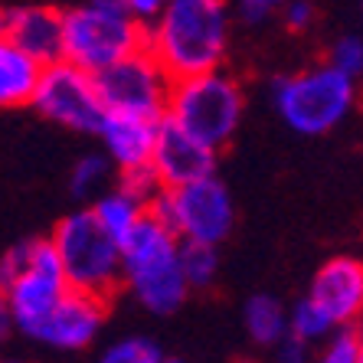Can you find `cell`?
Segmentation results:
<instances>
[{
  "label": "cell",
  "instance_id": "cell-12",
  "mask_svg": "<svg viewBox=\"0 0 363 363\" xmlns=\"http://www.w3.org/2000/svg\"><path fill=\"white\" fill-rule=\"evenodd\" d=\"M308 301L328 318L334 328L354 324L363 311V265L354 255H334L314 272L308 285Z\"/></svg>",
  "mask_w": 363,
  "mask_h": 363
},
{
  "label": "cell",
  "instance_id": "cell-1",
  "mask_svg": "<svg viewBox=\"0 0 363 363\" xmlns=\"http://www.w3.org/2000/svg\"><path fill=\"white\" fill-rule=\"evenodd\" d=\"M144 50L170 79L220 69L229 50V4L164 0L161 13L144 26Z\"/></svg>",
  "mask_w": 363,
  "mask_h": 363
},
{
  "label": "cell",
  "instance_id": "cell-11",
  "mask_svg": "<svg viewBox=\"0 0 363 363\" xmlns=\"http://www.w3.org/2000/svg\"><path fill=\"white\" fill-rule=\"evenodd\" d=\"M105 311H108L105 298L69 288L56 301V308L30 330V337L43 347H52V350H85L101 334Z\"/></svg>",
  "mask_w": 363,
  "mask_h": 363
},
{
  "label": "cell",
  "instance_id": "cell-28",
  "mask_svg": "<svg viewBox=\"0 0 363 363\" xmlns=\"http://www.w3.org/2000/svg\"><path fill=\"white\" fill-rule=\"evenodd\" d=\"M281 4H285V0H239V17H242L245 23L259 26L269 17H275L281 10Z\"/></svg>",
  "mask_w": 363,
  "mask_h": 363
},
{
  "label": "cell",
  "instance_id": "cell-5",
  "mask_svg": "<svg viewBox=\"0 0 363 363\" xmlns=\"http://www.w3.org/2000/svg\"><path fill=\"white\" fill-rule=\"evenodd\" d=\"M66 291L69 281L50 239H23L0 255V295L7 301L13 328L26 337Z\"/></svg>",
  "mask_w": 363,
  "mask_h": 363
},
{
  "label": "cell",
  "instance_id": "cell-20",
  "mask_svg": "<svg viewBox=\"0 0 363 363\" xmlns=\"http://www.w3.org/2000/svg\"><path fill=\"white\" fill-rule=\"evenodd\" d=\"M111 164L105 154H85L72 164V174H69V190L79 200H95L101 190H108L111 180Z\"/></svg>",
  "mask_w": 363,
  "mask_h": 363
},
{
  "label": "cell",
  "instance_id": "cell-23",
  "mask_svg": "<svg viewBox=\"0 0 363 363\" xmlns=\"http://www.w3.org/2000/svg\"><path fill=\"white\" fill-rule=\"evenodd\" d=\"M164 350L147 337H121L111 347H105V354L99 363H164Z\"/></svg>",
  "mask_w": 363,
  "mask_h": 363
},
{
  "label": "cell",
  "instance_id": "cell-6",
  "mask_svg": "<svg viewBox=\"0 0 363 363\" xmlns=\"http://www.w3.org/2000/svg\"><path fill=\"white\" fill-rule=\"evenodd\" d=\"M46 239L60 259L69 288L108 301V295L121 285V252L118 242L95 220V213L89 206L69 213L52 226Z\"/></svg>",
  "mask_w": 363,
  "mask_h": 363
},
{
  "label": "cell",
  "instance_id": "cell-31",
  "mask_svg": "<svg viewBox=\"0 0 363 363\" xmlns=\"http://www.w3.org/2000/svg\"><path fill=\"white\" fill-rule=\"evenodd\" d=\"M89 4H95L101 10H115V13H128V0H89Z\"/></svg>",
  "mask_w": 363,
  "mask_h": 363
},
{
  "label": "cell",
  "instance_id": "cell-22",
  "mask_svg": "<svg viewBox=\"0 0 363 363\" xmlns=\"http://www.w3.org/2000/svg\"><path fill=\"white\" fill-rule=\"evenodd\" d=\"M311 363H363V340H360V330H357L354 324L330 330L328 337H324L321 354L314 357Z\"/></svg>",
  "mask_w": 363,
  "mask_h": 363
},
{
  "label": "cell",
  "instance_id": "cell-25",
  "mask_svg": "<svg viewBox=\"0 0 363 363\" xmlns=\"http://www.w3.org/2000/svg\"><path fill=\"white\" fill-rule=\"evenodd\" d=\"M118 186L125 190V194L135 196V200H141L144 206H151V203L157 200V194L164 190V186L157 184V177H154V170H151V167L128 170V174H121V177H118Z\"/></svg>",
  "mask_w": 363,
  "mask_h": 363
},
{
  "label": "cell",
  "instance_id": "cell-8",
  "mask_svg": "<svg viewBox=\"0 0 363 363\" xmlns=\"http://www.w3.org/2000/svg\"><path fill=\"white\" fill-rule=\"evenodd\" d=\"M147 210L180 239V242L220 245L233 233L236 206L226 184L216 174L180 186H164Z\"/></svg>",
  "mask_w": 363,
  "mask_h": 363
},
{
  "label": "cell",
  "instance_id": "cell-3",
  "mask_svg": "<svg viewBox=\"0 0 363 363\" xmlns=\"http://www.w3.org/2000/svg\"><path fill=\"white\" fill-rule=\"evenodd\" d=\"M245 92L226 69H210L196 76L170 79L164 121L177 125L200 144L220 151L233 141V135L242 125Z\"/></svg>",
  "mask_w": 363,
  "mask_h": 363
},
{
  "label": "cell",
  "instance_id": "cell-19",
  "mask_svg": "<svg viewBox=\"0 0 363 363\" xmlns=\"http://www.w3.org/2000/svg\"><path fill=\"white\" fill-rule=\"evenodd\" d=\"M177 262L184 272V281L190 291L210 288L220 275V245L210 242H180L177 249Z\"/></svg>",
  "mask_w": 363,
  "mask_h": 363
},
{
  "label": "cell",
  "instance_id": "cell-27",
  "mask_svg": "<svg viewBox=\"0 0 363 363\" xmlns=\"http://www.w3.org/2000/svg\"><path fill=\"white\" fill-rule=\"evenodd\" d=\"M272 354H275V363H311V344H304L295 334H285L279 344H272Z\"/></svg>",
  "mask_w": 363,
  "mask_h": 363
},
{
  "label": "cell",
  "instance_id": "cell-30",
  "mask_svg": "<svg viewBox=\"0 0 363 363\" xmlns=\"http://www.w3.org/2000/svg\"><path fill=\"white\" fill-rule=\"evenodd\" d=\"M13 318H10V311H7V301H4V295H0V344H7V337L13 334Z\"/></svg>",
  "mask_w": 363,
  "mask_h": 363
},
{
  "label": "cell",
  "instance_id": "cell-35",
  "mask_svg": "<svg viewBox=\"0 0 363 363\" xmlns=\"http://www.w3.org/2000/svg\"><path fill=\"white\" fill-rule=\"evenodd\" d=\"M242 363H249V360H242Z\"/></svg>",
  "mask_w": 363,
  "mask_h": 363
},
{
  "label": "cell",
  "instance_id": "cell-14",
  "mask_svg": "<svg viewBox=\"0 0 363 363\" xmlns=\"http://www.w3.org/2000/svg\"><path fill=\"white\" fill-rule=\"evenodd\" d=\"M17 50L33 56L40 66L56 62L62 56V10L56 4L23 0L4 10V30Z\"/></svg>",
  "mask_w": 363,
  "mask_h": 363
},
{
  "label": "cell",
  "instance_id": "cell-26",
  "mask_svg": "<svg viewBox=\"0 0 363 363\" xmlns=\"http://www.w3.org/2000/svg\"><path fill=\"white\" fill-rule=\"evenodd\" d=\"M279 13H281V20H285V26L291 30V33H304V30L314 23V17H318L311 0H285Z\"/></svg>",
  "mask_w": 363,
  "mask_h": 363
},
{
  "label": "cell",
  "instance_id": "cell-24",
  "mask_svg": "<svg viewBox=\"0 0 363 363\" xmlns=\"http://www.w3.org/2000/svg\"><path fill=\"white\" fill-rule=\"evenodd\" d=\"M330 66L334 69H340L344 76H350V79H357L363 72V40L357 33H347V36H340L334 46H330Z\"/></svg>",
  "mask_w": 363,
  "mask_h": 363
},
{
  "label": "cell",
  "instance_id": "cell-16",
  "mask_svg": "<svg viewBox=\"0 0 363 363\" xmlns=\"http://www.w3.org/2000/svg\"><path fill=\"white\" fill-rule=\"evenodd\" d=\"M40 62L0 33V108H23L33 99Z\"/></svg>",
  "mask_w": 363,
  "mask_h": 363
},
{
  "label": "cell",
  "instance_id": "cell-32",
  "mask_svg": "<svg viewBox=\"0 0 363 363\" xmlns=\"http://www.w3.org/2000/svg\"><path fill=\"white\" fill-rule=\"evenodd\" d=\"M0 30H4V7H0Z\"/></svg>",
  "mask_w": 363,
  "mask_h": 363
},
{
  "label": "cell",
  "instance_id": "cell-10",
  "mask_svg": "<svg viewBox=\"0 0 363 363\" xmlns=\"http://www.w3.org/2000/svg\"><path fill=\"white\" fill-rule=\"evenodd\" d=\"M101 105L105 111L141 115V118H164V105L170 92V76L161 69L147 50H135L111 62L108 69L95 72Z\"/></svg>",
  "mask_w": 363,
  "mask_h": 363
},
{
  "label": "cell",
  "instance_id": "cell-15",
  "mask_svg": "<svg viewBox=\"0 0 363 363\" xmlns=\"http://www.w3.org/2000/svg\"><path fill=\"white\" fill-rule=\"evenodd\" d=\"M157 118H141V115H121V111H105L95 128L101 138V154L118 174L128 170L151 167L154 138H157Z\"/></svg>",
  "mask_w": 363,
  "mask_h": 363
},
{
  "label": "cell",
  "instance_id": "cell-2",
  "mask_svg": "<svg viewBox=\"0 0 363 363\" xmlns=\"http://www.w3.org/2000/svg\"><path fill=\"white\" fill-rule=\"evenodd\" d=\"M177 249L180 239L151 210L118 242L121 285H128L135 301L151 314H174L190 295L177 262Z\"/></svg>",
  "mask_w": 363,
  "mask_h": 363
},
{
  "label": "cell",
  "instance_id": "cell-7",
  "mask_svg": "<svg viewBox=\"0 0 363 363\" xmlns=\"http://www.w3.org/2000/svg\"><path fill=\"white\" fill-rule=\"evenodd\" d=\"M135 50H144V26L128 13L101 10L95 4H76L62 10V56L60 60L85 69L101 72L111 62Z\"/></svg>",
  "mask_w": 363,
  "mask_h": 363
},
{
  "label": "cell",
  "instance_id": "cell-17",
  "mask_svg": "<svg viewBox=\"0 0 363 363\" xmlns=\"http://www.w3.org/2000/svg\"><path fill=\"white\" fill-rule=\"evenodd\" d=\"M89 210L95 213V220L101 223V229H105L115 242H121V239L135 229V223L147 213V206H144L141 200H135L131 194H125L121 186H108V190H101V194L95 196V203Z\"/></svg>",
  "mask_w": 363,
  "mask_h": 363
},
{
  "label": "cell",
  "instance_id": "cell-13",
  "mask_svg": "<svg viewBox=\"0 0 363 363\" xmlns=\"http://www.w3.org/2000/svg\"><path fill=\"white\" fill-rule=\"evenodd\" d=\"M151 170L161 186H180L216 174V151L161 118L151 151Z\"/></svg>",
  "mask_w": 363,
  "mask_h": 363
},
{
  "label": "cell",
  "instance_id": "cell-29",
  "mask_svg": "<svg viewBox=\"0 0 363 363\" xmlns=\"http://www.w3.org/2000/svg\"><path fill=\"white\" fill-rule=\"evenodd\" d=\"M161 7H164V0H128V17L131 20H138L141 26H147L157 13H161Z\"/></svg>",
  "mask_w": 363,
  "mask_h": 363
},
{
  "label": "cell",
  "instance_id": "cell-4",
  "mask_svg": "<svg viewBox=\"0 0 363 363\" xmlns=\"http://www.w3.org/2000/svg\"><path fill=\"white\" fill-rule=\"evenodd\" d=\"M272 105L295 135L321 138L347 121L357 105V79L330 62L279 76L272 85Z\"/></svg>",
  "mask_w": 363,
  "mask_h": 363
},
{
  "label": "cell",
  "instance_id": "cell-18",
  "mask_svg": "<svg viewBox=\"0 0 363 363\" xmlns=\"http://www.w3.org/2000/svg\"><path fill=\"white\" fill-rule=\"evenodd\" d=\"M242 321L255 344L272 347L288 334V308L275 295H252L242 308Z\"/></svg>",
  "mask_w": 363,
  "mask_h": 363
},
{
  "label": "cell",
  "instance_id": "cell-33",
  "mask_svg": "<svg viewBox=\"0 0 363 363\" xmlns=\"http://www.w3.org/2000/svg\"><path fill=\"white\" fill-rule=\"evenodd\" d=\"M164 363H184V360H164Z\"/></svg>",
  "mask_w": 363,
  "mask_h": 363
},
{
  "label": "cell",
  "instance_id": "cell-21",
  "mask_svg": "<svg viewBox=\"0 0 363 363\" xmlns=\"http://www.w3.org/2000/svg\"><path fill=\"white\" fill-rule=\"evenodd\" d=\"M330 330H337V328H334V324H330L328 318L308 301V298H301V301L288 311V334L301 337L304 344H321Z\"/></svg>",
  "mask_w": 363,
  "mask_h": 363
},
{
  "label": "cell",
  "instance_id": "cell-9",
  "mask_svg": "<svg viewBox=\"0 0 363 363\" xmlns=\"http://www.w3.org/2000/svg\"><path fill=\"white\" fill-rule=\"evenodd\" d=\"M30 105L46 121L62 125L69 131H79V135H95V128L105 115L95 76L66 60L46 62L40 69Z\"/></svg>",
  "mask_w": 363,
  "mask_h": 363
},
{
  "label": "cell",
  "instance_id": "cell-34",
  "mask_svg": "<svg viewBox=\"0 0 363 363\" xmlns=\"http://www.w3.org/2000/svg\"><path fill=\"white\" fill-rule=\"evenodd\" d=\"M7 363H20V360H7Z\"/></svg>",
  "mask_w": 363,
  "mask_h": 363
}]
</instances>
